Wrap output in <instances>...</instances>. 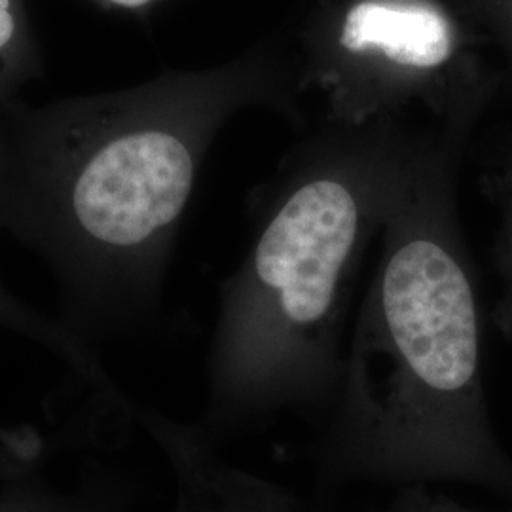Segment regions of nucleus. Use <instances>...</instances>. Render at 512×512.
<instances>
[{
  "label": "nucleus",
  "instance_id": "obj_4",
  "mask_svg": "<svg viewBox=\"0 0 512 512\" xmlns=\"http://www.w3.org/2000/svg\"><path fill=\"white\" fill-rule=\"evenodd\" d=\"M340 42L351 52L382 50L391 61L416 69L442 65L452 54L448 21L437 10L384 2L355 6L346 18Z\"/></svg>",
  "mask_w": 512,
  "mask_h": 512
},
{
  "label": "nucleus",
  "instance_id": "obj_2",
  "mask_svg": "<svg viewBox=\"0 0 512 512\" xmlns=\"http://www.w3.org/2000/svg\"><path fill=\"white\" fill-rule=\"evenodd\" d=\"M133 401L114 382H84L82 403L42 427L37 456L0 480V512H141Z\"/></svg>",
  "mask_w": 512,
  "mask_h": 512
},
{
  "label": "nucleus",
  "instance_id": "obj_8",
  "mask_svg": "<svg viewBox=\"0 0 512 512\" xmlns=\"http://www.w3.org/2000/svg\"><path fill=\"white\" fill-rule=\"evenodd\" d=\"M414 512H478L471 511L456 501L440 495H431L427 486H414Z\"/></svg>",
  "mask_w": 512,
  "mask_h": 512
},
{
  "label": "nucleus",
  "instance_id": "obj_6",
  "mask_svg": "<svg viewBox=\"0 0 512 512\" xmlns=\"http://www.w3.org/2000/svg\"><path fill=\"white\" fill-rule=\"evenodd\" d=\"M42 73L37 38L25 0H0V101Z\"/></svg>",
  "mask_w": 512,
  "mask_h": 512
},
{
  "label": "nucleus",
  "instance_id": "obj_1",
  "mask_svg": "<svg viewBox=\"0 0 512 512\" xmlns=\"http://www.w3.org/2000/svg\"><path fill=\"white\" fill-rule=\"evenodd\" d=\"M156 99L0 101V228L46 260L57 319L92 348L145 310L158 245L196 179L194 145Z\"/></svg>",
  "mask_w": 512,
  "mask_h": 512
},
{
  "label": "nucleus",
  "instance_id": "obj_5",
  "mask_svg": "<svg viewBox=\"0 0 512 512\" xmlns=\"http://www.w3.org/2000/svg\"><path fill=\"white\" fill-rule=\"evenodd\" d=\"M0 329L19 334L48 349L69 366L76 378L99 382L109 376L101 359L61 319L48 317L27 306L0 283Z\"/></svg>",
  "mask_w": 512,
  "mask_h": 512
},
{
  "label": "nucleus",
  "instance_id": "obj_7",
  "mask_svg": "<svg viewBox=\"0 0 512 512\" xmlns=\"http://www.w3.org/2000/svg\"><path fill=\"white\" fill-rule=\"evenodd\" d=\"M42 427H18L0 431V480L23 469L37 456Z\"/></svg>",
  "mask_w": 512,
  "mask_h": 512
},
{
  "label": "nucleus",
  "instance_id": "obj_10",
  "mask_svg": "<svg viewBox=\"0 0 512 512\" xmlns=\"http://www.w3.org/2000/svg\"><path fill=\"white\" fill-rule=\"evenodd\" d=\"M103 6H112V8H120V10H141L147 8L154 0H95Z\"/></svg>",
  "mask_w": 512,
  "mask_h": 512
},
{
  "label": "nucleus",
  "instance_id": "obj_3",
  "mask_svg": "<svg viewBox=\"0 0 512 512\" xmlns=\"http://www.w3.org/2000/svg\"><path fill=\"white\" fill-rule=\"evenodd\" d=\"M135 418L173 476L169 512H306L289 488L222 458L219 442L196 421L173 420L139 401Z\"/></svg>",
  "mask_w": 512,
  "mask_h": 512
},
{
  "label": "nucleus",
  "instance_id": "obj_9",
  "mask_svg": "<svg viewBox=\"0 0 512 512\" xmlns=\"http://www.w3.org/2000/svg\"><path fill=\"white\" fill-rule=\"evenodd\" d=\"M382 512H414V486H404Z\"/></svg>",
  "mask_w": 512,
  "mask_h": 512
}]
</instances>
